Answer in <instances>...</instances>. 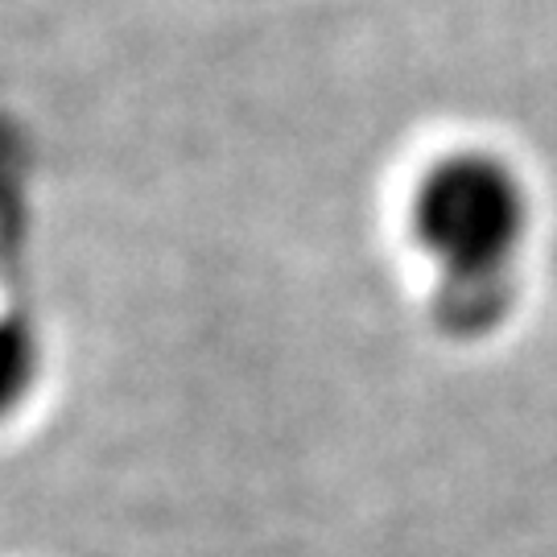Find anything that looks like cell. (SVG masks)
Returning <instances> with one entry per match:
<instances>
[{
  "instance_id": "1",
  "label": "cell",
  "mask_w": 557,
  "mask_h": 557,
  "mask_svg": "<svg viewBox=\"0 0 557 557\" xmlns=\"http://www.w3.org/2000/svg\"><path fill=\"white\" fill-rule=\"evenodd\" d=\"M529 236V190L496 153L458 149L438 158L413 190V239L438 277L520 273Z\"/></svg>"
},
{
  "instance_id": "2",
  "label": "cell",
  "mask_w": 557,
  "mask_h": 557,
  "mask_svg": "<svg viewBox=\"0 0 557 557\" xmlns=\"http://www.w3.org/2000/svg\"><path fill=\"white\" fill-rule=\"evenodd\" d=\"M520 301V273H462L434 277L430 319L446 338L475 343L496 335Z\"/></svg>"
},
{
  "instance_id": "3",
  "label": "cell",
  "mask_w": 557,
  "mask_h": 557,
  "mask_svg": "<svg viewBox=\"0 0 557 557\" xmlns=\"http://www.w3.org/2000/svg\"><path fill=\"white\" fill-rule=\"evenodd\" d=\"M41 338L21 314L0 319V421L17 418L41 380Z\"/></svg>"
}]
</instances>
